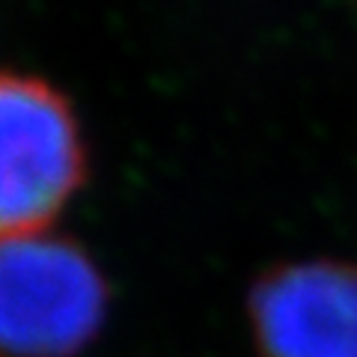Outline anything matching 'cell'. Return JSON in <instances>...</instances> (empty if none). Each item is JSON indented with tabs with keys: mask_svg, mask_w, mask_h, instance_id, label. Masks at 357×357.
Returning a JSON list of instances; mask_svg holds the SVG:
<instances>
[{
	"mask_svg": "<svg viewBox=\"0 0 357 357\" xmlns=\"http://www.w3.org/2000/svg\"><path fill=\"white\" fill-rule=\"evenodd\" d=\"M110 289L63 236L0 238V357H77L105 328Z\"/></svg>",
	"mask_w": 357,
	"mask_h": 357,
	"instance_id": "1",
	"label": "cell"
},
{
	"mask_svg": "<svg viewBox=\"0 0 357 357\" xmlns=\"http://www.w3.org/2000/svg\"><path fill=\"white\" fill-rule=\"evenodd\" d=\"M86 178L75 110L42 77L0 69V238L48 227Z\"/></svg>",
	"mask_w": 357,
	"mask_h": 357,
	"instance_id": "2",
	"label": "cell"
},
{
	"mask_svg": "<svg viewBox=\"0 0 357 357\" xmlns=\"http://www.w3.org/2000/svg\"><path fill=\"white\" fill-rule=\"evenodd\" d=\"M248 319L259 357H357V265L268 268L250 286Z\"/></svg>",
	"mask_w": 357,
	"mask_h": 357,
	"instance_id": "3",
	"label": "cell"
}]
</instances>
